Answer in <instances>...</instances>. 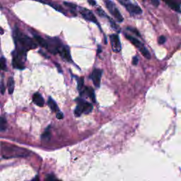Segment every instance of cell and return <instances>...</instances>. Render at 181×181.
<instances>
[{
  "instance_id": "1",
  "label": "cell",
  "mask_w": 181,
  "mask_h": 181,
  "mask_svg": "<svg viewBox=\"0 0 181 181\" xmlns=\"http://www.w3.org/2000/svg\"><path fill=\"white\" fill-rule=\"evenodd\" d=\"M14 38L16 46H17L16 50L17 51L27 53V51H29V50L35 49L37 48V45L33 41V40L21 33L18 29H16L14 31Z\"/></svg>"
},
{
  "instance_id": "2",
  "label": "cell",
  "mask_w": 181,
  "mask_h": 181,
  "mask_svg": "<svg viewBox=\"0 0 181 181\" xmlns=\"http://www.w3.org/2000/svg\"><path fill=\"white\" fill-rule=\"evenodd\" d=\"M2 153L4 158H11L17 157H26L30 153L26 149L14 145L2 144Z\"/></svg>"
},
{
  "instance_id": "3",
  "label": "cell",
  "mask_w": 181,
  "mask_h": 181,
  "mask_svg": "<svg viewBox=\"0 0 181 181\" xmlns=\"http://www.w3.org/2000/svg\"><path fill=\"white\" fill-rule=\"evenodd\" d=\"M77 106L74 110V115L77 117L81 115L82 113L84 114H88L93 110V106L84 99L79 98L77 99Z\"/></svg>"
},
{
  "instance_id": "4",
  "label": "cell",
  "mask_w": 181,
  "mask_h": 181,
  "mask_svg": "<svg viewBox=\"0 0 181 181\" xmlns=\"http://www.w3.org/2000/svg\"><path fill=\"white\" fill-rule=\"evenodd\" d=\"M119 2L121 4L122 6H124L126 8L130 14L133 15H139L142 13V10L141 8L137 5V4L134 2L133 0H118Z\"/></svg>"
},
{
  "instance_id": "5",
  "label": "cell",
  "mask_w": 181,
  "mask_h": 181,
  "mask_svg": "<svg viewBox=\"0 0 181 181\" xmlns=\"http://www.w3.org/2000/svg\"><path fill=\"white\" fill-rule=\"evenodd\" d=\"M26 59V53L15 50L13 53V66L16 69H23L25 68V60Z\"/></svg>"
},
{
  "instance_id": "6",
  "label": "cell",
  "mask_w": 181,
  "mask_h": 181,
  "mask_svg": "<svg viewBox=\"0 0 181 181\" xmlns=\"http://www.w3.org/2000/svg\"><path fill=\"white\" fill-rule=\"evenodd\" d=\"M48 42V48L47 50L50 52L51 53L56 55L57 53H60V50L61 49L62 46V43L58 38H49L47 40Z\"/></svg>"
},
{
  "instance_id": "7",
  "label": "cell",
  "mask_w": 181,
  "mask_h": 181,
  "mask_svg": "<svg viewBox=\"0 0 181 181\" xmlns=\"http://www.w3.org/2000/svg\"><path fill=\"white\" fill-rule=\"evenodd\" d=\"M105 2L106 7L108 8V11L113 16L115 19L119 22L123 21V17H122V16L121 15V14H120L119 10L118 9L112 1H110V0H105Z\"/></svg>"
},
{
  "instance_id": "8",
  "label": "cell",
  "mask_w": 181,
  "mask_h": 181,
  "mask_svg": "<svg viewBox=\"0 0 181 181\" xmlns=\"http://www.w3.org/2000/svg\"><path fill=\"white\" fill-rule=\"evenodd\" d=\"M79 10L80 14H81L84 19H85L88 21L93 22V23L97 24L98 26H99L98 22L97 21V19H96L95 15L94 14L93 12L91 11L90 10L86 9V8H79Z\"/></svg>"
},
{
  "instance_id": "9",
  "label": "cell",
  "mask_w": 181,
  "mask_h": 181,
  "mask_svg": "<svg viewBox=\"0 0 181 181\" xmlns=\"http://www.w3.org/2000/svg\"><path fill=\"white\" fill-rule=\"evenodd\" d=\"M110 43H111L112 50L114 53H119L121 50V44L118 35L115 34H112L110 35Z\"/></svg>"
},
{
  "instance_id": "10",
  "label": "cell",
  "mask_w": 181,
  "mask_h": 181,
  "mask_svg": "<svg viewBox=\"0 0 181 181\" xmlns=\"http://www.w3.org/2000/svg\"><path fill=\"white\" fill-rule=\"evenodd\" d=\"M102 70L95 69L90 76V79L92 80L96 87L98 88L100 85V79L102 76Z\"/></svg>"
},
{
  "instance_id": "11",
  "label": "cell",
  "mask_w": 181,
  "mask_h": 181,
  "mask_svg": "<svg viewBox=\"0 0 181 181\" xmlns=\"http://www.w3.org/2000/svg\"><path fill=\"white\" fill-rule=\"evenodd\" d=\"M124 36H125V38L128 40V41H130V42H131L132 44H133V45L135 46L136 48H137L138 49L140 50V53L142 51V50H144L146 48L144 46L143 44L141 43L139 40L137 39L136 38H134V37H133V36H132L130 35H128V34H125Z\"/></svg>"
},
{
  "instance_id": "12",
  "label": "cell",
  "mask_w": 181,
  "mask_h": 181,
  "mask_svg": "<svg viewBox=\"0 0 181 181\" xmlns=\"http://www.w3.org/2000/svg\"><path fill=\"white\" fill-rule=\"evenodd\" d=\"M60 55H61L62 58L67 62H70L72 60L71 55H70V51L69 47L66 45H63L60 50Z\"/></svg>"
},
{
  "instance_id": "13",
  "label": "cell",
  "mask_w": 181,
  "mask_h": 181,
  "mask_svg": "<svg viewBox=\"0 0 181 181\" xmlns=\"http://www.w3.org/2000/svg\"><path fill=\"white\" fill-rule=\"evenodd\" d=\"M33 102L36 106L39 107H43L45 105V100H44L43 96L39 93H35L33 96Z\"/></svg>"
},
{
  "instance_id": "14",
  "label": "cell",
  "mask_w": 181,
  "mask_h": 181,
  "mask_svg": "<svg viewBox=\"0 0 181 181\" xmlns=\"http://www.w3.org/2000/svg\"><path fill=\"white\" fill-rule=\"evenodd\" d=\"M165 3L169 7L170 9H172L174 11L180 12V6L176 0H163Z\"/></svg>"
},
{
  "instance_id": "15",
  "label": "cell",
  "mask_w": 181,
  "mask_h": 181,
  "mask_svg": "<svg viewBox=\"0 0 181 181\" xmlns=\"http://www.w3.org/2000/svg\"><path fill=\"white\" fill-rule=\"evenodd\" d=\"M81 94H86L87 95L88 97L91 98V100H92V102L95 103L96 102V97H95V94H94V89L90 87H85L84 88L83 93H81Z\"/></svg>"
},
{
  "instance_id": "16",
  "label": "cell",
  "mask_w": 181,
  "mask_h": 181,
  "mask_svg": "<svg viewBox=\"0 0 181 181\" xmlns=\"http://www.w3.org/2000/svg\"><path fill=\"white\" fill-rule=\"evenodd\" d=\"M34 39H35V41L37 42V43H38V45H39L40 46H41V47L46 48V49H47V48H48L47 40H45L44 38L41 37L40 35H34Z\"/></svg>"
},
{
  "instance_id": "17",
  "label": "cell",
  "mask_w": 181,
  "mask_h": 181,
  "mask_svg": "<svg viewBox=\"0 0 181 181\" xmlns=\"http://www.w3.org/2000/svg\"><path fill=\"white\" fill-rule=\"evenodd\" d=\"M48 105L49 106V108L51 109L53 112H58L59 111V108H58L57 104L56 103V102L52 98H49L48 100Z\"/></svg>"
},
{
  "instance_id": "18",
  "label": "cell",
  "mask_w": 181,
  "mask_h": 181,
  "mask_svg": "<svg viewBox=\"0 0 181 181\" xmlns=\"http://www.w3.org/2000/svg\"><path fill=\"white\" fill-rule=\"evenodd\" d=\"M7 88H8V91H9V94H12L14 90V81L12 77L9 78L7 81Z\"/></svg>"
},
{
  "instance_id": "19",
  "label": "cell",
  "mask_w": 181,
  "mask_h": 181,
  "mask_svg": "<svg viewBox=\"0 0 181 181\" xmlns=\"http://www.w3.org/2000/svg\"><path fill=\"white\" fill-rule=\"evenodd\" d=\"M7 126V120H6L4 117H1V119H0V130H1V131L3 132L5 131V130H6Z\"/></svg>"
},
{
  "instance_id": "20",
  "label": "cell",
  "mask_w": 181,
  "mask_h": 181,
  "mask_svg": "<svg viewBox=\"0 0 181 181\" xmlns=\"http://www.w3.org/2000/svg\"><path fill=\"white\" fill-rule=\"evenodd\" d=\"M0 67H1L2 70L6 71L7 70V63H6V59L4 57H1V60H0Z\"/></svg>"
},
{
  "instance_id": "21",
  "label": "cell",
  "mask_w": 181,
  "mask_h": 181,
  "mask_svg": "<svg viewBox=\"0 0 181 181\" xmlns=\"http://www.w3.org/2000/svg\"><path fill=\"white\" fill-rule=\"evenodd\" d=\"M48 128H49V127H48ZM48 128L45 130V132H44V133L42 134L41 139L43 140H48L50 137V132L49 130H48Z\"/></svg>"
},
{
  "instance_id": "22",
  "label": "cell",
  "mask_w": 181,
  "mask_h": 181,
  "mask_svg": "<svg viewBox=\"0 0 181 181\" xmlns=\"http://www.w3.org/2000/svg\"><path fill=\"white\" fill-rule=\"evenodd\" d=\"M77 83H78V90L80 92L81 91L82 88L84 86V78H79L77 79Z\"/></svg>"
},
{
  "instance_id": "23",
  "label": "cell",
  "mask_w": 181,
  "mask_h": 181,
  "mask_svg": "<svg viewBox=\"0 0 181 181\" xmlns=\"http://www.w3.org/2000/svg\"><path fill=\"white\" fill-rule=\"evenodd\" d=\"M96 12H97L98 14L99 15L100 17H106V18H107V19L108 18V17L107 15H106V14L105 13V12H104L103 10H102L101 9H100V8H98V9H96Z\"/></svg>"
},
{
  "instance_id": "24",
  "label": "cell",
  "mask_w": 181,
  "mask_h": 181,
  "mask_svg": "<svg viewBox=\"0 0 181 181\" xmlns=\"http://www.w3.org/2000/svg\"><path fill=\"white\" fill-rule=\"evenodd\" d=\"M64 5H66L67 7H69L70 9H75L76 8V6L75 5H74L73 3H69V2H64Z\"/></svg>"
},
{
  "instance_id": "25",
  "label": "cell",
  "mask_w": 181,
  "mask_h": 181,
  "mask_svg": "<svg viewBox=\"0 0 181 181\" xmlns=\"http://www.w3.org/2000/svg\"><path fill=\"white\" fill-rule=\"evenodd\" d=\"M127 29L128 31H130L132 32V33H134L137 34V35L138 36H140V33H139L138 31H137V30L136 29H133V28H130V27H128Z\"/></svg>"
},
{
  "instance_id": "26",
  "label": "cell",
  "mask_w": 181,
  "mask_h": 181,
  "mask_svg": "<svg viewBox=\"0 0 181 181\" xmlns=\"http://www.w3.org/2000/svg\"><path fill=\"white\" fill-rule=\"evenodd\" d=\"M166 42V38L164 36H161L158 38V43L159 44H164Z\"/></svg>"
},
{
  "instance_id": "27",
  "label": "cell",
  "mask_w": 181,
  "mask_h": 181,
  "mask_svg": "<svg viewBox=\"0 0 181 181\" xmlns=\"http://www.w3.org/2000/svg\"><path fill=\"white\" fill-rule=\"evenodd\" d=\"M151 3L153 5L155 6V7H158L159 5V2L158 0H150Z\"/></svg>"
},
{
  "instance_id": "28",
  "label": "cell",
  "mask_w": 181,
  "mask_h": 181,
  "mask_svg": "<svg viewBox=\"0 0 181 181\" xmlns=\"http://www.w3.org/2000/svg\"><path fill=\"white\" fill-rule=\"evenodd\" d=\"M56 117H57L59 120H61L64 118V115H63V113H62V112L58 111V112L57 113V115H56Z\"/></svg>"
},
{
  "instance_id": "29",
  "label": "cell",
  "mask_w": 181,
  "mask_h": 181,
  "mask_svg": "<svg viewBox=\"0 0 181 181\" xmlns=\"http://www.w3.org/2000/svg\"><path fill=\"white\" fill-rule=\"evenodd\" d=\"M56 178L55 176H53V175H48V176H47V178H46V180H56Z\"/></svg>"
},
{
  "instance_id": "30",
  "label": "cell",
  "mask_w": 181,
  "mask_h": 181,
  "mask_svg": "<svg viewBox=\"0 0 181 181\" xmlns=\"http://www.w3.org/2000/svg\"><path fill=\"white\" fill-rule=\"evenodd\" d=\"M138 61H139L138 57H137V56H135V57H133V60H132V64H133L134 65H137L138 63Z\"/></svg>"
},
{
  "instance_id": "31",
  "label": "cell",
  "mask_w": 181,
  "mask_h": 181,
  "mask_svg": "<svg viewBox=\"0 0 181 181\" xmlns=\"http://www.w3.org/2000/svg\"><path fill=\"white\" fill-rule=\"evenodd\" d=\"M1 91H2V94L3 95V94H5V86H4V84L2 81V83H1Z\"/></svg>"
},
{
  "instance_id": "32",
  "label": "cell",
  "mask_w": 181,
  "mask_h": 181,
  "mask_svg": "<svg viewBox=\"0 0 181 181\" xmlns=\"http://www.w3.org/2000/svg\"><path fill=\"white\" fill-rule=\"evenodd\" d=\"M88 2H89V4L91 5L92 6H95L96 5V2L95 0H88Z\"/></svg>"
}]
</instances>
